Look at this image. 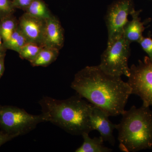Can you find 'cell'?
I'll list each match as a JSON object with an SVG mask.
<instances>
[{
    "label": "cell",
    "mask_w": 152,
    "mask_h": 152,
    "mask_svg": "<svg viewBox=\"0 0 152 152\" xmlns=\"http://www.w3.org/2000/svg\"><path fill=\"white\" fill-rule=\"evenodd\" d=\"M71 87L110 117L121 115L132 94L127 82L121 77L105 73L98 65L87 66L77 72Z\"/></svg>",
    "instance_id": "cell-1"
},
{
    "label": "cell",
    "mask_w": 152,
    "mask_h": 152,
    "mask_svg": "<svg viewBox=\"0 0 152 152\" xmlns=\"http://www.w3.org/2000/svg\"><path fill=\"white\" fill-rule=\"evenodd\" d=\"M46 122H50L73 135H82L93 131L91 117L93 105L77 94L58 100L43 96L38 102Z\"/></svg>",
    "instance_id": "cell-2"
},
{
    "label": "cell",
    "mask_w": 152,
    "mask_h": 152,
    "mask_svg": "<svg viewBox=\"0 0 152 152\" xmlns=\"http://www.w3.org/2000/svg\"><path fill=\"white\" fill-rule=\"evenodd\" d=\"M117 125L119 148L121 151L136 152L152 149V111L143 104L133 106L122 114Z\"/></svg>",
    "instance_id": "cell-3"
},
{
    "label": "cell",
    "mask_w": 152,
    "mask_h": 152,
    "mask_svg": "<svg viewBox=\"0 0 152 152\" xmlns=\"http://www.w3.org/2000/svg\"><path fill=\"white\" fill-rule=\"evenodd\" d=\"M45 122L42 113L32 115L15 106L0 104V129L16 137L28 134L39 124Z\"/></svg>",
    "instance_id": "cell-4"
},
{
    "label": "cell",
    "mask_w": 152,
    "mask_h": 152,
    "mask_svg": "<svg viewBox=\"0 0 152 152\" xmlns=\"http://www.w3.org/2000/svg\"><path fill=\"white\" fill-rule=\"evenodd\" d=\"M130 44L123 34L107 43V48L101 55L99 66L104 72L116 77H129L128 61L130 56Z\"/></svg>",
    "instance_id": "cell-5"
},
{
    "label": "cell",
    "mask_w": 152,
    "mask_h": 152,
    "mask_svg": "<svg viewBox=\"0 0 152 152\" xmlns=\"http://www.w3.org/2000/svg\"><path fill=\"white\" fill-rule=\"evenodd\" d=\"M127 83L132 94L139 96L143 104L152 106V60L145 56L143 61L139 60L137 64L131 66Z\"/></svg>",
    "instance_id": "cell-6"
},
{
    "label": "cell",
    "mask_w": 152,
    "mask_h": 152,
    "mask_svg": "<svg viewBox=\"0 0 152 152\" xmlns=\"http://www.w3.org/2000/svg\"><path fill=\"white\" fill-rule=\"evenodd\" d=\"M135 10L133 0H117L109 6L105 17L107 43L123 34L128 16Z\"/></svg>",
    "instance_id": "cell-7"
},
{
    "label": "cell",
    "mask_w": 152,
    "mask_h": 152,
    "mask_svg": "<svg viewBox=\"0 0 152 152\" xmlns=\"http://www.w3.org/2000/svg\"><path fill=\"white\" fill-rule=\"evenodd\" d=\"M19 26L28 42L42 45L46 20L39 18L26 13L20 17Z\"/></svg>",
    "instance_id": "cell-8"
},
{
    "label": "cell",
    "mask_w": 152,
    "mask_h": 152,
    "mask_svg": "<svg viewBox=\"0 0 152 152\" xmlns=\"http://www.w3.org/2000/svg\"><path fill=\"white\" fill-rule=\"evenodd\" d=\"M109 116L99 108L93 106L91 117V126L92 130H97L104 141L108 142L112 146L115 144L113 135L114 129H116L117 125L109 119Z\"/></svg>",
    "instance_id": "cell-9"
},
{
    "label": "cell",
    "mask_w": 152,
    "mask_h": 152,
    "mask_svg": "<svg viewBox=\"0 0 152 152\" xmlns=\"http://www.w3.org/2000/svg\"><path fill=\"white\" fill-rule=\"evenodd\" d=\"M64 43V30L58 19L52 15L46 20L42 45L61 50Z\"/></svg>",
    "instance_id": "cell-10"
},
{
    "label": "cell",
    "mask_w": 152,
    "mask_h": 152,
    "mask_svg": "<svg viewBox=\"0 0 152 152\" xmlns=\"http://www.w3.org/2000/svg\"><path fill=\"white\" fill-rule=\"evenodd\" d=\"M141 10H135L131 15L132 20L129 21L125 26L123 32L124 37L130 43L138 42L143 36L142 33L145 28L144 23L141 21L140 17Z\"/></svg>",
    "instance_id": "cell-11"
},
{
    "label": "cell",
    "mask_w": 152,
    "mask_h": 152,
    "mask_svg": "<svg viewBox=\"0 0 152 152\" xmlns=\"http://www.w3.org/2000/svg\"><path fill=\"white\" fill-rule=\"evenodd\" d=\"M83 144L75 151L76 152H111L113 150L105 146L103 139L101 136L90 137L88 133L82 135Z\"/></svg>",
    "instance_id": "cell-12"
},
{
    "label": "cell",
    "mask_w": 152,
    "mask_h": 152,
    "mask_svg": "<svg viewBox=\"0 0 152 152\" xmlns=\"http://www.w3.org/2000/svg\"><path fill=\"white\" fill-rule=\"evenodd\" d=\"M59 54L58 49L43 47L37 56L32 61L30 62L34 67H47L56 60Z\"/></svg>",
    "instance_id": "cell-13"
},
{
    "label": "cell",
    "mask_w": 152,
    "mask_h": 152,
    "mask_svg": "<svg viewBox=\"0 0 152 152\" xmlns=\"http://www.w3.org/2000/svg\"><path fill=\"white\" fill-rule=\"evenodd\" d=\"M18 20L14 16V14L0 19V32L4 43L10 39L18 28Z\"/></svg>",
    "instance_id": "cell-14"
},
{
    "label": "cell",
    "mask_w": 152,
    "mask_h": 152,
    "mask_svg": "<svg viewBox=\"0 0 152 152\" xmlns=\"http://www.w3.org/2000/svg\"><path fill=\"white\" fill-rule=\"evenodd\" d=\"M25 12L32 16L45 20L53 15L48 6L43 0H33Z\"/></svg>",
    "instance_id": "cell-15"
},
{
    "label": "cell",
    "mask_w": 152,
    "mask_h": 152,
    "mask_svg": "<svg viewBox=\"0 0 152 152\" xmlns=\"http://www.w3.org/2000/svg\"><path fill=\"white\" fill-rule=\"evenodd\" d=\"M28 43L27 40L18 25V28L12 34L10 39L4 43V45L7 50H12L18 53L21 49Z\"/></svg>",
    "instance_id": "cell-16"
},
{
    "label": "cell",
    "mask_w": 152,
    "mask_h": 152,
    "mask_svg": "<svg viewBox=\"0 0 152 152\" xmlns=\"http://www.w3.org/2000/svg\"><path fill=\"white\" fill-rule=\"evenodd\" d=\"M43 46L33 43L28 42L21 49L18 53L22 59L27 60L29 62L35 58Z\"/></svg>",
    "instance_id": "cell-17"
},
{
    "label": "cell",
    "mask_w": 152,
    "mask_h": 152,
    "mask_svg": "<svg viewBox=\"0 0 152 152\" xmlns=\"http://www.w3.org/2000/svg\"><path fill=\"white\" fill-rule=\"evenodd\" d=\"M15 8L10 0H0V19L13 15Z\"/></svg>",
    "instance_id": "cell-18"
},
{
    "label": "cell",
    "mask_w": 152,
    "mask_h": 152,
    "mask_svg": "<svg viewBox=\"0 0 152 152\" xmlns=\"http://www.w3.org/2000/svg\"><path fill=\"white\" fill-rule=\"evenodd\" d=\"M142 48L146 53L150 59L152 60V39L150 37H143L138 42Z\"/></svg>",
    "instance_id": "cell-19"
},
{
    "label": "cell",
    "mask_w": 152,
    "mask_h": 152,
    "mask_svg": "<svg viewBox=\"0 0 152 152\" xmlns=\"http://www.w3.org/2000/svg\"><path fill=\"white\" fill-rule=\"evenodd\" d=\"M33 1V0H12V2L15 8L20 9L25 12Z\"/></svg>",
    "instance_id": "cell-20"
},
{
    "label": "cell",
    "mask_w": 152,
    "mask_h": 152,
    "mask_svg": "<svg viewBox=\"0 0 152 152\" xmlns=\"http://www.w3.org/2000/svg\"><path fill=\"white\" fill-rule=\"evenodd\" d=\"M15 138H16L15 136L6 134L2 131H0V147Z\"/></svg>",
    "instance_id": "cell-21"
},
{
    "label": "cell",
    "mask_w": 152,
    "mask_h": 152,
    "mask_svg": "<svg viewBox=\"0 0 152 152\" xmlns=\"http://www.w3.org/2000/svg\"><path fill=\"white\" fill-rule=\"evenodd\" d=\"M5 55L0 56V78L2 77L4 72L5 69Z\"/></svg>",
    "instance_id": "cell-22"
},
{
    "label": "cell",
    "mask_w": 152,
    "mask_h": 152,
    "mask_svg": "<svg viewBox=\"0 0 152 152\" xmlns=\"http://www.w3.org/2000/svg\"><path fill=\"white\" fill-rule=\"evenodd\" d=\"M7 50L5 47L4 43L0 32V56L6 54Z\"/></svg>",
    "instance_id": "cell-23"
},
{
    "label": "cell",
    "mask_w": 152,
    "mask_h": 152,
    "mask_svg": "<svg viewBox=\"0 0 152 152\" xmlns=\"http://www.w3.org/2000/svg\"><path fill=\"white\" fill-rule=\"evenodd\" d=\"M10 1H12V0H10Z\"/></svg>",
    "instance_id": "cell-24"
}]
</instances>
